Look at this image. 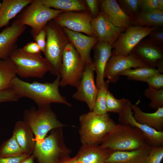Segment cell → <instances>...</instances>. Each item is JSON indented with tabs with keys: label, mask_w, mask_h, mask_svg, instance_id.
Instances as JSON below:
<instances>
[{
	"label": "cell",
	"mask_w": 163,
	"mask_h": 163,
	"mask_svg": "<svg viewBox=\"0 0 163 163\" xmlns=\"http://www.w3.org/2000/svg\"><path fill=\"white\" fill-rule=\"evenodd\" d=\"M60 79L59 74L51 82L42 83L34 81L29 83L21 80L16 76L12 81L11 88L19 98H30L38 106L56 103L70 107L71 104L59 91Z\"/></svg>",
	"instance_id": "6da1fadb"
},
{
	"label": "cell",
	"mask_w": 163,
	"mask_h": 163,
	"mask_svg": "<svg viewBox=\"0 0 163 163\" xmlns=\"http://www.w3.org/2000/svg\"><path fill=\"white\" fill-rule=\"evenodd\" d=\"M148 144L140 130L129 125L119 123L116 124L99 145L113 152L136 150Z\"/></svg>",
	"instance_id": "7a4b0ae2"
},
{
	"label": "cell",
	"mask_w": 163,
	"mask_h": 163,
	"mask_svg": "<svg viewBox=\"0 0 163 163\" xmlns=\"http://www.w3.org/2000/svg\"><path fill=\"white\" fill-rule=\"evenodd\" d=\"M79 133L83 145H99L116 123L108 113L98 114L90 111L79 117Z\"/></svg>",
	"instance_id": "3957f363"
},
{
	"label": "cell",
	"mask_w": 163,
	"mask_h": 163,
	"mask_svg": "<svg viewBox=\"0 0 163 163\" xmlns=\"http://www.w3.org/2000/svg\"><path fill=\"white\" fill-rule=\"evenodd\" d=\"M23 120L30 127L34 135L35 145L41 143L52 130L65 125L58 119L50 104L32 106L24 112Z\"/></svg>",
	"instance_id": "277c9868"
},
{
	"label": "cell",
	"mask_w": 163,
	"mask_h": 163,
	"mask_svg": "<svg viewBox=\"0 0 163 163\" xmlns=\"http://www.w3.org/2000/svg\"><path fill=\"white\" fill-rule=\"evenodd\" d=\"M43 29L46 34L45 58L50 66V72L57 76L60 74L63 53L69 41L62 27L53 20Z\"/></svg>",
	"instance_id": "5b68a950"
},
{
	"label": "cell",
	"mask_w": 163,
	"mask_h": 163,
	"mask_svg": "<svg viewBox=\"0 0 163 163\" xmlns=\"http://www.w3.org/2000/svg\"><path fill=\"white\" fill-rule=\"evenodd\" d=\"M62 128L52 130L41 143L35 145L33 154L38 163H59L69 157L71 151L65 144Z\"/></svg>",
	"instance_id": "8992f818"
},
{
	"label": "cell",
	"mask_w": 163,
	"mask_h": 163,
	"mask_svg": "<svg viewBox=\"0 0 163 163\" xmlns=\"http://www.w3.org/2000/svg\"><path fill=\"white\" fill-rule=\"evenodd\" d=\"M9 59L14 65L16 75L21 78H41L50 71L49 65L41 53L30 54L22 48H17Z\"/></svg>",
	"instance_id": "52a82bcc"
},
{
	"label": "cell",
	"mask_w": 163,
	"mask_h": 163,
	"mask_svg": "<svg viewBox=\"0 0 163 163\" xmlns=\"http://www.w3.org/2000/svg\"><path fill=\"white\" fill-rule=\"evenodd\" d=\"M16 20L20 24L31 28L30 34L34 38L50 21L65 11L45 6L41 0H33Z\"/></svg>",
	"instance_id": "ba28073f"
},
{
	"label": "cell",
	"mask_w": 163,
	"mask_h": 163,
	"mask_svg": "<svg viewBox=\"0 0 163 163\" xmlns=\"http://www.w3.org/2000/svg\"><path fill=\"white\" fill-rule=\"evenodd\" d=\"M85 65L81 57L70 42L64 50L60 72V86L67 85L76 88L82 78Z\"/></svg>",
	"instance_id": "9c48e42d"
},
{
	"label": "cell",
	"mask_w": 163,
	"mask_h": 163,
	"mask_svg": "<svg viewBox=\"0 0 163 163\" xmlns=\"http://www.w3.org/2000/svg\"><path fill=\"white\" fill-rule=\"evenodd\" d=\"M157 27L131 25L122 32L112 46V54L126 56L145 37Z\"/></svg>",
	"instance_id": "30bf717a"
},
{
	"label": "cell",
	"mask_w": 163,
	"mask_h": 163,
	"mask_svg": "<svg viewBox=\"0 0 163 163\" xmlns=\"http://www.w3.org/2000/svg\"><path fill=\"white\" fill-rule=\"evenodd\" d=\"M92 18L89 11H65L59 14L53 20L62 27L83 33L88 36H95L91 24Z\"/></svg>",
	"instance_id": "8fae6325"
},
{
	"label": "cell",
	"mask_w": 163,
	"mask_h": 163,
	"mask_svg": "<svg viewBox=\"0 0 163 163\" xmlns=\"http://www.w3.org/2000/svg\"><path fill=\"white\" fill-rule=\"evenodd\" d=\"M150 67L132 51L128 55L123 56L112 54L107 64L104 78L109 82L115 83L119 78V74L132 68Z\"/></svg>",
	"instance_id": "7c38bea8"
},
{
	"label": "cell",
	"mask_w": 163,
	"mask_h": 163,
	"mask_svg": "<svg viewBox=\"0 0 163 163\" xmlns=\"http://www.w3.org/2000/svg\"><path fill=\"white\" fill-rule=\"evenodd\" d=\"M94 72L93 62L85 66L77 90L72 96V98L85 102L90 111L92 110L98 90L94 80Z\"/></svg>",
	"instance_id": "4fadbf2b"
},
{
	"label": "cell",
	"mask_w": 163,
	"mask_h": 163,
	"mask_svg": "<svg viewBox=\"0 0 163 163\" xmlns=\"http://www.w3.org/2000/svg\"><path fill=\"white\" fill-rule=\"evenodd\" d=\"M132 104L129 100L122 111L118 114L119 123L129 125L140 130L143 133L147 144L150 146H163V132L157 131L136 121L133 117Z\"/></svg>",
	"instance_id": "5bb4252c"
},
{
	"label": "cell",
	"mask_w": 163,
	"mask_h": 163,
	"mask_svg": "<svg viewBox=\"0 0 163 163\" xmlns=\"http://www.w3.org/2000/svg\"><path fill=\"white\" fill-rule=\"evenodd\" d=\"M91 24L98 41L111 46L126 29L115 26L107 15L101 11L99 12L96 17L92 18Z\"/></svg>",
	"instance_id": "9a60e30c"
},
{
	"label": "cell",
	"mask_w": 163,
	"mask_h": 163,
	"mask_svg": "<svg viewBox=\"0 0 163 163\" xmlns=\"http://www.w3.org/2000/svg\"><path fill=\"white\" fill-rule=\"evenodd\" d=\"M142 40L134 47L132 51L150 67L157 68L162 73L163 47L154 44L147 39Z\"/></svg>",
	"instance_id": "2e32d148"
},
{
	"label": "cell",
	"mask_w": 163,
	"mask_h": 163,
	"mask_svg": "<svg viewBox=\"0 0 163 163\" xmlns=\"http://www.w3.org/2000/svg\"><path fill=\"white\" fill-rule=\"evenodd\" d=\"M26 28V26L19 24L16 20L0 33L1 59H9L13 52L17 48V42Z\"/></svg>",
	"instance_id": "e0dca14e"
},
{
	"label": "cell",
	"mask_w": 163,
	"mask_h": 163,
	"mask_svg": "<svg viewBox=\"0 0 163 163\" xmlns=\"http://www.w3.org/2000/svg\"><path fill=\"white\" fill-rule=\"evenodd\" d=\"M62 28L69 42L72 43L79 54L85 65H86L92 62L91 52L98 41L96 37L85 35L65 27Z\"/></svg>",
	"instance_id": "ac0fdd59"
},
{
	"label": "cell",
	"mask_w": 163,
	"mask_h": 163,
	"mask_svg": "<svg viewBox=\"0 0 163 163\" xmlns=\"http://www.w3.org/2000/svg\"><path fill=\"white\" fill-rule=\"evenodd\" d=\"M94 61L93 62L96 73L95 83L99 89L105 81L104 73L107 62L112 55L111 46L97 41L94 46Z\"/></svg>",
	"instance_id": "d6986e66"
},
{
	"label": "cell",
	"mask_w": 163,
	"mask_h": 163,
	"mask_svg": "<svg viewBox=\"0 0 163 163\" xmlns=\"http://www.w3.org/2000/svg\"><path fill=\"white\" fill-rule=\"evenodd\" d=\"M101 11L106 14L116 26L126 29L132 25V20L121 8L116 0H99Z\"/></svg>",
	"instance_id": "ffe728a7"
},
{
	"label": "cell",
	"mask_w": 163,
	"mask_h": 163,
	"mask_svg": "<svg viewBox=\"0 0 163 163\" xmlns=\"http://www.w3.org/2000/svg\"><path fill=\"white\" fill-rule=\"evenodd\" d=\"M12 135L24 154L29 155L33 154L35 146L34 135L31 128L24 120L16 123Z\"/></svg>",
	"instance_id": "44dd1931"
},
{
	"label": "cell",
	"mask_w": 163,
	"mask_h": 163,
	"mask_svg": "<svg viewBox=\"0 0 163 163\" xmlns=\"http://www.w3.org/2000/svg\"><path fill=\"white\" fill-rule=\"evenodd\" d=\"M150 147L148 144L136 150L113 152L106 159L105 163H145Z\"/></svg>",
	"instance_id": "7402d4cb"
},
{
	"label": "cell",
	"mask_w": 163,
	"mask_h": 163,
	"mask_svg": "<svg viewBox=\"0 0 163 163\" xmlns=\"http://www.w3.org/2000/svg\"><path fill=\"white\" fill-rule=\"evenodd\" d=\"M112 152L99 145H82L75 157L79 163H105Z\"/></svg>",
	"instance_id": "603a6c76"
},
{
	"label": "cell",
	"mask_w": 163,
	"mask_h": 163,
	"mask_svg": "<svg viewBox=\"0 0 163 163\" xmlns=\"http://www.w3.org/2000/svg\"><path fill=\"white\" fill-rule=\"evenodd\" d=\"M131 107L136 121L157 131L163 132V107L158 108L154 112L148 113L143 111L136 104H132Z\"/></svg>",
	"instance_id": "cb8c5ba5"
},
{
	"label": "cell",
	"mask_w": 163,
	"mask_h": 163,
	"mask_svg": "<svg viewBox=\"0 0 163 163\" xmlns=\"http://www.w3.org/2000/svg\"><path fill=\"white\" fill-rule=\"evenodd\" d=\"M33 0H3L0 8V29L7 26Z\"/></svg>",
	"instance_id": "d4e9b609"
},
{
	"label": "cell",
	"mask_w": 163,
	"mask_h": 163,
	"mask_svg": "<svg viewBox=\"0 0 163 163\" xmlns=\"http://www.w3.org/2000/svg\"><path fill=\"white\" fill-rule=\"evenodd\" d=\"M46 6L65 11L80 12L89 11L85 0H41Z\"/></svg>",
	"instance_id": "484cf974"
},
{
	"label": "cell",
	"mask_w": 163,
	"mask_h": 163,
	"mask_svg": "<svg viewBox=\"0 0 163 163\" xmlns=\"http://www.w3.org/2000/svg\"><path fill=\"white\" fill-rule=\"evenodd\" d=\"M132 25L149 27L163 25V11H140L133 20Z\"/></svg>",
	"instance_id": "4316f807"
},
{
	"label": "cell",
	"mask_w": 163,
	"mask_h": 163,
	"mask_svg": "<svg viewBox=\"0 0 163 163\" xmlns=\"http://www.w3.org/2000/svg\"><path fill=\"white\" fill-rule=\"evenodd\" d=\"M16 75L12 62L9 59L2 60L0 63V92L11 88L12 81Z\"/></svg>",
	"instance_id": "83f0119b"
},
{
	"label": "cell",
	"mask_w": 163,
	"mask_h": 163,
	"mask_svg": "<svg viewBox=\"0 0 163 163\" xmlns=\"http://www.w3.org/2000/svg\"><path fill=\"white\" fill-rule=\"evenodd\" d=\"M162 73L157 69L151 67H142L129 69L125 70L119 74V76H126L130 80L144 82L149 77Z\"/></svg>",
	"instance_id": "f1b7e54d"
},
{
	"label": "cell",
	"mask_w": 163,
	"mask_h": 163,
	"mask_svg": "<svg viewBox=\"0 0 163 163\" xmlns=\"http://www.w3.org/2000/svg\"><path fill=\"white\" fill-rule=\"evenodd\" d=\"M24 154L13 135L4 142L0 146L1 157H15Z\"/></svg>",
	"instance_id": "f546056e"
},
{
	"label": "cell",
	"mask_w": 163,
	"mask_h": 163,
	"mask_svg": "<svg viewBox=\"0 0 163 163\" xmlns=\"http://www.w3.org/2000/svg\"><path fill=\"white\" fill-rule=\"evenodd\" d=\"M109 82L105 81L98 89L95 103L91 111L97 114L107 113L106 107V97Z\"/></svg>",
	"instance_id": "4dcf8cb0"
},
{
	"label": "cell",
	"mask_w": 163,
	"mask_h": 163,
	"mask_svg": "<svg viewBox=\"0 0 163 163\" xmlns=\"http://www.w3.org/2000/svg\"><path fill=\"white\" fill-rule=\"evenodd\" d=\"M144 94L150 101L149 104L150 108L157 110L163 107V89L157 90L149 87L145 89Z\"/></svg>",
	"instance_id": "1f68e13d"
},
{
	"label": "cell",
	"mask_w": 163,
	"mask_h": 163,
	"mask_svg": "<svg viewBox=\"0 0 163 163\" xmlns=\"http://www.w3.org/2000/svg\"><path fill=\"white\" fill-rule=\"evenodd\" d=\"M129 100L124 98L116 99L108 90L106 97L107 111L119 113L123 110Z\"/></svg>",
	"instance_id": "d6a6232c"
},
{
	"label": "cell",
	"mask_w": 163,
	"mask_h": 163,
	"mask_svg": "<svg viewBox=\"0 0 163 163\" xmlns=\"http://www.w3.org/2000/svg\"><path fill=\"white\" fill-rule=\"evenodd\" d=\"M117 1L122 10L132 20L140 11V0H119Z\"/></svg>",
	"instance_id": "836d02e7"
},
{
	"label": "cell",
	"mask_w": 163,
	"mask_h": 163,
	"mask_svg": "<svg viewBox=\"0 0 163 163\" xmlns=\"http://www.w3.org/2000/svg\"><path fill=\"white\" fill-rule=\"evenodd\" d=\"M163 158V146H152L145 163H161Z\"/></svg>",
	"instance_id": "e575fe53"
},
{
	"label": "cell",
	"mask_w": 163,
	"mask_h": 163,
	"mask_svg": "<svg viewBox=\"0 0 163 163\" xmlns=\"http://www.w3.org/2000/svg\"><path fill=\"white\" fill-rule=\"evenodd\" d=\"M144 82L153 88L157 90L163 89V74L159 73L151 76L146 79Z\"/></svg>",
	"instance_id": "d590c367"
},
{
	"label": "cell",
	"mask_w": 163,
	"mask_h": 163,
	"mask_svg": "<svg viewBox=\"0 0 163 163\" xmlns=\"http://www.w3.org/2000/svg\"><path fill=\"white\" fill-rule=\"evenodd\" d=\"M159 2L160 0H140V11H151L157 10H159Z\"/></svg>",
	"instance_id": "8d00e7d4"
},
{
	"label": "cell",
	"mask_w": 163,
	"mask_h": 163,
	"mask_svg": "<svg viewBox=\"0 0 163 163\" xmlns=\"http://www.w3.org/2000/svg\"><path fill=\"white\" fill-rule=\"evenodd\" d=\"M19 98L11 88L0 92V103L18 101Z\"/></svg>",
	"instance_id": "74e56055"
},
{
	"label": "cell",
	"mask_w": 163,
	"mask_h": 163,
	"mask_svg": "<svg viewBox=\"0 0 163 163\" xmlns=\"http://www.w3.org/2000/svg\"><path fill=\"white\" fill-rule=\"evenodd\" d=\"M147 39L152 43L157 46L163 47V31L157 28L152 32L149 35Z\"/></svg>",
	"instance_id": "f35d334b"
},
{
	"label": "cell",
	"mask_w": 163,
	"mask_h": 163,
	"mask_svg": "<svg viewBox=\"0 0 163 163\" xmlns=\"http://www.w3.org/2000/svg\"><path fill=\"white\" fill-rule=\"evenodd\" d=\"M46 32L43 28L41 30L34 38L40 47L41 52L44 53L45 52L46 43Z\"/></svg>",
	"instance_id": "ab89813d"
},
{
	"label": "cell",
	"mask_w": 163,
	"mask_h": 163,
	"mask_svg": "<svg viewBox=\"0 0 163 163\" xmlns=\"http://www.w3.org/2000/svg\"><path fill=\"white\" fill-rule=\"evenodd\" d=\"M85 1L93 18L96 17L99 12V0H85Z\"/></svg>",
	"instance_id": "60d3db41"
},
{
	"label": "cell",
	"mask_w": 163,
	"mask_h": 163,
	"mask_svg": "<svg viewBox=\"0 0 163 163\" xmlns=\"http://www.w3.org/2000/svg\"><path fill=\"white\" fill-rule=\"evenodd\" d=\"M30 155L24 154L13 157H0V163H20Z\"/></svg>",
	"instance_id": "b9f144b4"
},
{
	"label": "cell",
	"mask_w": 163,
	"mask_h": 163,
	"mask_svg": "<svg viewBox=\"0 0 163 163\" xmlns=\"http://www.w3.org/2000/svg\"><path fill=\"white\" fill-rule=\"evenodd\" d=\"M22 48L25 52L31 54L41 53V52L39 46L35 42L27 43Z\"/></svg>",
	"instance_id": "7bdbcfd3"
},
{
	"label": "cell",
	"mask_w": 163,
	"mask_h": 163,
	"mask_svg": "<svg viewBox=\"0 0 163 163\" xmlns=\"http://www.w3.org/2000/svg\"><path fill=\"white\" fill-rule=\"evenodd\" d=\"M59 163H79L75 156L72 158H70L69 157H67L62 160Z\"/></svg>",
	"instance_id": "ee69618b"
},
{
	"label": "cell",
	"mask_w": 163,
	"mask_h": 163,
	"mask_svg": "<svg viewBox=\"0 0 163 163\" xmlns=\"http://www.w3.org/2000/svg\"><path fill=\"white\" fill-rule=\"evenodd\" d=\"M35 159L34 155L32 154L20 163H35L34 161Z\"/></svg>",
	"instance_id": "f6af8a7d"
},
{
	"label": "cell",
	"mask_w": 163,
	"mask_h": 163,
	"mask_svg": "<svg viewBox=\"0 0 163 163\" xmlns=\"http://www.w3.org/2000/svg\"><path fill=\"white\" fill-rule=\"evenodd\" d=\"M159 10L161 11H163V0H160L159 6Z\"/></svg>",
	"instance_id": "bcb514c9"
},
{
	"label": "cell",
	"mask_w": 163,
	"mask_h": 163,
	"mask_svg": "<svg viewBox=\"0 0 163 163\" xmlns=\"http://www.w3.org/2000/svg\"><path fill=\"white\" fill-rule=\"evenodd\" d=\"M1 2L0 1V7H1Z\"/></svg>",
	"instance_id": "7dc6e473"
},
{
	"label": "cell",
	"mask_w": 163,
	"mask_h": 163,
	"mask_svg": "<svg viewBox=\"0 0 163 163\" xmlns=\"http://www.w3.org/2000/svg\"><path fill=\"white\" fill-rule=\"evenodd\" d=\"M2 60H1V59H0V62H1V61H2Z\"/></svg>",
	"instance_id": "c3c4849f"
}]
</instances>
